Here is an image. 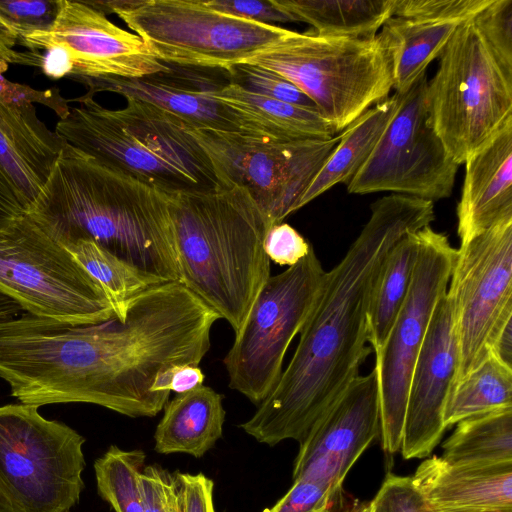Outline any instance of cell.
I'll list each match as a JSON object with an SVG mask.
<instances>
[{
  "label": "cell",
  "mask_w": 512,
  "mask_h": 512,
  "mask_svg": "<svg viewBox=\"0 0 512 512\" xmlns=\"http://www.w3.org/2000/svg\"><path fill=\"white\" fill-rule=\"evenodd\" d=\"M18 43L31 51L63 47L73 66L70 78L75 80L140 78L170 71L137 34L118 27L86 1L59 0L51 28Z\"/></svg>",
  "instance_id": "9a60e30c"
},
{
  "label": "cell",
  "mask_w": 512,
  "mask_h": 512,
  "mask_svg": "<svg viewBox=\"0 0 512 512\" xmlns=\"http://www.w3.org/2000/svg\"><path fill=\"white\" fill-rule=\"evenodd\" d=\"M181 496L182 512H216L214 482L203 473L174 472Z\"/></svg>",
  "instance_id": "60d3db41"
},
{
  "label": "cell",
  "mask_w": 512,
  "mask_h": 512,
  "mask_svg": "<svg viewBox=\"0 0 512 512\" xmlns=\"http://www.w3.org/2000/svg\"><path fill=\"white\" fill-rule=\"evenodd\" d=\"M179 283L237 335L270 277L271 227L247 190L231 186L170 194Z\"/></svg>",
  "instance_id": "3957f363"
},
{
  "label": "cell",
  "mask_w": 512,
  "mask_h": 512,
  "mask_svg": "<svg viewBox=\"0 0 512 512\" xmlns=\"http://www.w3.org/2000/svg\"><path fill=\"white\" fill-rule=\"evenodd\" d=\"M141 485L147 512H182L179 486L174 473L160 465H145Z\"/></svg>",
  "instance_id": "8d00e7d4"
},
{
  "label": "cell",
  "mask_w": 512,
  "mask_h": 512,
  "mask_svg": "<svg viewBox=\"0 0 512 512\" xmlns=\"http://www.w3.org/2000/svg\"><path fill=\"white\" fill-rule=\"evenodd\" d=\"M473 19L493 51L512 66V0H492Z\"/></svg>",
  "instance_id": "e575fe53"
},
{
  "label": "cell",
  "mask_w": 512,
  "mask_h": 512,
  "mask_svg": "<svg viewBox=\"0 0 512 512\" xmlns=\"http://www.w3.org/2000/svg\"><path fill=\"white\" fill-rule=\"evenodd\" d=\"M212 94L237 115L241 132L282 140H328L335 135L316 109L264 97L230 81Z\"/></svg>",
  "instance_id": "603a6c76"
},
{
  "label": "cell",
  "mask_w": 512,
  "mask_h": 512,
  "mask_svg": "<svg viewBox=\"0 0 512 512\" xmlns=\"http://www.w3.org/2000/svg\"><path fill=\"white\" fill-rule=\"evenodd\" d=\"M447 293L459 350L453 389L492 353L512 321V217L460 244Z\"/></svg>",
  "instance_id": "4fadbf2b"
},
{
  "label": "cell",
  "mask_w": 512,
  "mask_h": 512,
  "mask_svg": "<svg viewBox=\"0 0 512 512\" xmlns=\"http://www.w3.org/2000/svg\"><path fill=\"white\" fill-rule=\"evenodd\" d=\"M0 293L28 313L62 322L116 316L101 285L28 213L0 228Z\"/></svg>",
  "instance_id": "9c48e42d"
},
{
  "label": "cell",
  "mask_w": 512,
  "mask_h": 512,
  "mask_svg": "<svg viewBox=\"0 0 512 512\" xmlns=\"http://www.w3.org/2000/svg\"><path fill=\"white\" fill-rule=\"evenodd\" d=\"M29 208V203L0 170V228L25 215Z\"/></svg>",
  "instance_id": "7bdbcfd3"
},
{
  "label": "cell",
  "mask_w": 512,
  "mask_h": 512,
  "mask_svg": "<svg viewBox=\"0 0 512 512\" xmlns=\"http://www.w3.org/2000/svg\"><path fill=\"white\" fill-rule=\"evenodd\" d=\"M458 358L455 311L446 292L435 306L413 368L400 446L404 459L426 458L439 444L447 429L443 412Z\"/></svg>",
  "instance_id": "e0dca14e"
},
{
  "label": "cell",
  "mask_w": 512,
  "mask_h": 512,
  "mask_svg": "<svg viewBox=\"0 0 512 512\" xmlns=\"http://www.w3.org/2000/svg\"><path fill=\"white\" fill-rule=\"evenodd\" d=\"M294 22L322 36L371 38L394 16L395 0H275Z\"/></svg>",
  "instance_id": "484cf974"
},
{
  "label": "cell",
  "mask_w": 512,
  "mask_h": 512,
  "mask_svg": "<svg viewBox=\"0 0 512 512\" xmlns=\"http://www.w3.org/2000/svg\"><path fill=\"white\" fill-rule=\"evenodd\" d=\"M39 67L45 75L53 79L70 77L73 71L70 56L61 46L46 49L45 54H41Z\"/></svg>",
  "instance_id": "f6af8a7d"
},
{
  "label": "cell",
  "mask_w": 512,
  "mask_h": 512,
  "mask_svg": "<svg viewBox=\"0 0 512 512\" xmlns=\"http://www.w3.org/2000/svg\"><path fill=\"white\" fill-rule=\"evenodd\" d=\"M512 407V367L491 353L450 392L443 423L451 427L463 419Z\"/></svg>",
  "instance_id": "f1b7e54d"
},
{
  "label": "cell",
  "mask_w": 512,
  "mask_h": 512,
  "mask_svg": "<svg viewBox=\"0 0 512 512\" xmlns=\"http://www.w3.org/2000/svg\"><path fill=\"white\" fill-rule=\"evenodd\" d=\"M205 376L202 370L195 365L175 364L164 368L156 377L152 390L157 393H170L171 391L184 393L200 387Z\"/></svg>",
  "instance_id": "b9f144b4"
},
{
  "label": "cell",
  "mask_w": 512,
  "mask_h": 512,
  "mask_svg": "<svg viewBox=\"0 0 512 512\" xmlns=\"http://www.w3.org/2000/svg\"><path fill=\"white\" fill-rule=\"evenodd\" d=\"M76 101L80 105L54 131L96 163L169 194L226 188L189 127L174 115L136 99L116 110L90 94Z\"/></svg>",
  "instance_id": "277c9868"
},
{
  "label": "cell",
  "mask_w": 512,
  "mask_h": 512,
  "mask_svg": "<svg viewBox=\"0 0 512 512\" xmlns=\"http://www.w3.org/2000/svg\"><path fill=\"white\" fill-rule=\"evenodd\" d=\"M245 62L293 83L335 134L388 98L394 85L392 57L378 35L352 38L291 30Z\"/></svg>",
  "instance_id": "5b68a950"
},
{
  "label": "cell",
  "mask_w": 512,
  "mask_h": 512,
  "mask_svg": "<svg viewBox=\"0 0 512 512\" xmlns=\"http://www.w3.org/2000/svg\"><path fill=\"white\" fill-rule=\"evenodd\" d=\"M419 252L405 302L379 352L380 434L389 454L400 450L413 368L436 304L447 292L457 249L444 233L418 231Z\"/></svg>",
  "instance_id": "7c38bea8"
},
{
  "label": "cell",
  "mask_w": 512,
  "mask_h": 512,
  "mask_svg": "<svg viewBox=\"0 0 512 512\" xmlns=\"http://www.w3.org/2000/svg\"><path fill=\"white\" fill-rule=\"evenodd\" d=\"M146 454L111 445L94 463L97 491L115 512H147L141 485Z\"/></svg>",
  "instance_id": "4dcf8cb0"
},
{
  "label": "cell",
  "mask_w": 512,
  "mask_h": 512,
  "mask_svg": "<svg viewBox=\"0 0 512 512\" xmlns=\"http://www.w3.org/2000/svg\"><path fill=\"white\" fill-rule=\"evenodd\" d=\"M20 309L16 301L0 293V321L14 318Z\"/></svg>",
  "instance_id": "7dc6e473"
},
{
  "label": "cell",
  "mask_w": 512,
  "mask_h": 512,
  "mask_svg": "<svg viewBox=\"0 0 512 512\" xmlns=\"http://www.w3.org/2000/svg\"><path fill=\"white\" fill-rule=\"evenodd\" d=\"M427 75L405 93L371 155L347 184L351 194L389 191L429 201L448 198L459 165L429 120Z\"/></svg>",
  "instance_id": "5bb4252c"
},
{
  "label": "cell",
  "mask_w": 512,
  "mask_h": 512,
  "mask_svg": "<svg viewBox=\"0 0 512 512\" xmlns=\"http://www.w3.org/2000/svg\"><path fill=\"white\" fill-rule=\"evenodd\" d=\"M59 11V0H0V19L22 38L51 28Z\"/></svg>",
  "instance_id": "d6a6232c"
},
{
  "label": "cell",
  "mask_w": 512,
  "mask_h": 512,
  "mask_svg": "<svg viewBox=\"0 0 512 512\" xmlns=\"http://www.w3.org/2000/svg\"><path fill=\"white\" fill-rule=\"evenodd\" d=\"M164 73L140 78L104 77L77 81L89 88L90 95L108 91L149 103L174 115L190 129L240 131L237 115L213 96L217 87L181 84L168 80Z\"/></svg>",
  "instance_id": "7402d4cb"
},
{
  "label": "cell",
  "mask_w": 512,
  "mask_h": 512,
  "mask_svg": "<svg viewBox=\"0 0 512 512\" xmlns=\"http://www.w3.org/2000/svg\"><path fill=\"white\" fill-rule=\"evenodd\" d=\"M400 95L375 104L347 126L325 164L303 195L300 208L339 183L348 184L371 155L393 118Z\"/></svg>",
  "instance_id": "d4e9b609"
},
{
  "label": "cell",
  "mask_w": 512,
  "mask_h": 512,
  "mask_svg": "<svg viewBox=\"0 0 512 512\" xmlns=\"http://www.w3.org/2000/svg\"><path fill=\"white\" fill-rule=\"evenodd\" d=\"M492 353L505 364L512 367V321L501 331Z\"/></svg>",
  "instance_id": "bcb514c9"
},
{
  "label": "cell",
  "mask_w": 512,
  "mask_h": 512,
  "mask_svg": "<svg viewBox=\"0 0 512 512\" xmlns=\"http://www.w3.org/2000/svg\"><path fill=\"white\" fill-rule=\"evenodd\" d=\"M371 512H431L412 477L388 473L370 501Z\"/></svg>",
  "instance_id": "d590c367"
},
{
  "label": "cell",
  "mask_w": 512,
  "mask_h": 512,
  "mask_svg": "<svg viewBox=\"0 0 512 512\" xmlns=\"http://www.w3.org/2000/svg\"><path fill=\"white\" fill-rule=\"evenodd\" d=\"M188 131L222 183L245 188L270 226L300 209L303 195L340 139L282 140L241 131Z\"/></svg>",
  "instance_id": "8fae6325"
},
{
  "label": "cell",
  "mask_w": 512,
  "mask_h": 512,
  "mask_svg": "<svg viewBox=\"0 0 512 512\" xmlns=\"http://www.w3.org/2000/svg\"><path fill=\"white\" fill-rule=\"evenodd\" d=\"M336 512V511H335ZM337 512H371V505L369 503H353L348 506H343Z\"/></svg>",
  "instance_id": "c3c4849f"
},
{
  "label": "cell",
  "mask_w": 512,
  "mask_h": 512,
  "mask_svg": "<svg viewBox=\"0 0 512 512\" xmlns=\"http://www.w3.org/2000/svg\"><path fill=\"white\" fill-rule=\"evenodd\" d=\"M227 71L230 76V82L250 92L317 110L314 103L306 94L278 73L247 62L236 64Z\"/></svg>",
  "instance_id": "1f68e13d"
},
{
  "label": "cell",
  "mask_w": 512,
  "mask_h": 512,
  "mask_svg": "<svg viewBox=\"0 0 512 512\" xmlns=\"http://www.w3.org/2000/svg\"><path fill=\"white\" fill-rule=\"evenodd\" d=\"M434 202L390 194L329 272L286 369L256 412L240 424L260 443L300 442L360 376L371 354L368 314L386 258L406 234L430 226Z\"/></svg>",
  "instance_id": "6da1fadb"
},
{
  "label": "cell",
  "mask_w": 512,
  "mask_h": 512,
  "mask_svg": "<svg viewBox=\"0 0 512 512\" xmlns=\"http://www.w3.org/2000/svg\"><path fill=\"white\" fill-rule=\"evenodd\" d=\"M473 18L445 45L426 92L430 123L459 166L512 119V66L493 51Z\"/></svg>",
  "instance_id": "8992f818"
},
{
  "label": "cell",
  "mask_w": 512,
  "mask_h": 512,
  "mask_svg": "<svg viewBox=\"0 0 512 512\" xmlns=\"http://www.w3.org/2000/svg\"><path fill=\"white\" fill-rule=\"evenodd\" d=\"M18 43L16 34L0 19V61L7 64L40 65L41 54L37 51L19 52L14 50Z\"/></svg>",
  "instance_id": "ee69618b"
},
{
  "label": "cell",
  "mask_w": 512,
  "mask_h": 512,
  "mask_svg": "<svg viewBox=\"0 0 512 512\" xmlns=\"http://www.w3.org/2000/svg\"><path fill=\"white\" fill-rule=\"evenodd\" d=\"M65 146L57 133L37 117L34 105L0 101V170L29 205Z\"/></svg>",
  "instance_id": "44dd1931"
},
{
  "label": "cell",
  "mask_w": 512,
  "mask_h": 512,
  "mask_svg": "<svg viewBox=\"0 0 512 512\" xmlns=\"http://www.w3.org/2000/svg\"><path fill=\"white\" fill-rule=\"evenodd\" d=\"M326 485L309 479H296L290 489L264 512H333L344 504Z\"/></svg>",
  "instance_id": "836d02e7"
},
{
  "label": "cell",
  "mask_w": 512,
  "mask_h": 512,
  "mask_svg": "<svg viewBox=\"0 0 512 512\" xmlns=\"http://www.w3.org/2000/svg\"><path fill=\"white\" fill-rule=\"evenodd\" d=\"M223 396L208 386L177 394L164 406L155 434V451L186 453L200 458L222 436Z\"/></svg>",
  "instance_id": "cb8c5ba5"
},
{
  "label": "cell",
  "mask_w": 512,
  "mask_h": 512,
  "mask_svg": "<svg viewBox=\"0 0 512 512\" xmlns=\"http://www.w3.org/2000/svg\"><path fill=\"white\" fill-rule=\"evenodd\" d=\"M464 164L457 205L460 244L512 217V119Z\"/></svg>",
  "instance_id": "ffe728a7"
},
{
  "label": "cell",
  "mask_w": 512,
  "mask_h": 512,
  "mask_svg": "<svg viewBox=\"0 0 512 512\" xmlns=\"http://www.w3.org/2000/svg\"><path fill=\"white\" fill-rule=\"evenodd\" d=\"M204 3L216 11L255 22L265 24L294 22L275 0H209Z\"/></svg>",
  "instance_id": "ab89813d"
},
{
  "label": "cell",
  "mask_w": 512,
  "mask_h": 512,
  "mask_svg": "<svg viewBox=\"0 0 512 512\" xmlns=\"http://www.w3.org/2000/svg\"><path fill=\"white\" fill-rule=\"evenodd\" d=\"M87 3L105 15L117 14L158 60L181 67L228 70L291 32L216 11L204 0Z\"/></svg>",
  "instance_id": "52a82bcc"
},
{
  "label": "cell",
  "mask_w": 512,
  "mask_h": 512,
  "mask_svg": "<svg viewBox=\"0 0 512 512\" xmlns=\"http://www.w3.org/2000/svg\"><path fill=\"white\" fill-rule=\"evenodd\" d=\"M84 270L104 289L122 320L127 301L136 294L167 281L129 265L91 240L64 246Z\"/></svg>",
  "instance_id": "f546056e"
},
{
  "label": "cell",
  "mask_w": 512,
  "mask_h": 512,
  "mask_svg": "<svg viewBox=\"0 0 512 512\" xmlns=\"http://www.w3.org/2000/svg\"><path fill=\"white\" fill-rule=\"evenodd\" d=\"M418 252L416 231L402 237L386 258L368 314V343L374 354L383 347L405 302Z\"/></svg>",
  "instance_id": "83f0119b"
},
{
  "label": "cell",
  "mask_w": 512,
  "mask_h": 512,
  "mask_svg": "<svg viewBox=\"0 0 512 512\" xmlns=\"http://www.w3.org/2000/svg\"><path fill=\"white\" fill-rule=\"evenodd\" d=\"M442 448L441 458L453 465L512 462V407L461 420Z\"/></svg>",
  "instance_id": "4316f807"
},
{
  "label": "cell",
  "mask_w": 512,
  "mask_h": 512,
  "mask_svg": "<svg viewBox=\"0 0 512 512\" xmlns=\"http://www.w3.org/2000/svg\"><path fill=\"white\" fill-rule=\"evenodd\" d=\"M27 213L63 247L91 240L142 272L179 282L170 194L67 144Z\"/></svg>",
  "instance_id": "7a4b0ae2"
},
{
  "label": "cell",
  "mask_w": 512,
  "mask_h": 512,
  "mask_svg": "<svg viewBox=\"0 0 512 512\" xmlns=\"http://www.w3.org/2000/svg\"><path fill=\"white\" fill-rule=\"evenodd\" d=\"M325 278L313 248L298 263L268 278L223 360L231 389L254 404L268 396L282 374L290 343L317 303Z\"/></svg>",
  "instance_id": "30bf717a"
},
{
  "label": "cell",
  "mask_w": 512,
  "mask_h": 512,
  "mask_svg": "<svg viewBox=\"0 0 512 512\" xmlns=\"http://www.w3.org/2000/svg\"><path fill=\"white\" fill-rule=\"evenodd\" d=\"M312 245L292 226L279 223L271 226L264 239V250L269 260L293 266L306 257Z\"/></svg>",
  "instance_id": "f35d334b"
},
{
  "label": "cell",
  "mask_w": 512,
  "mask_h": 512,
  "mask_svg": "<svg viewBox=\"0 0 512 512\" xmlns=\"http://www.w3.org/2000/svg\"><path fill=\"white\" fill-rule=\"evenodd\" d=\"M412 480L431 512H512V462L453 465L433 456Z\"/></svg>",
  "instance_id": "d6986e66"
},
{
  "label": "cell",
  "mask_w": 512,
  "mask_h": 512,
  "mask_svg": "<svg viewBox=\"0 0 512 512\" xmlns=\"http://www.w3.org/2000/svg\"><path fill=\"white\" fill-rule=\"evenodd\" d=\"M8 65L0 61V101L16 106L39 103L53 110L60 119L68 115L70 107L58 89L37 90L25 84L12 82L3 76Z\"/></svg>",
  "instance_id": "74e56055"
},
{
  "label": "cell",
  "mask_w": 512,
  "mask_h": 512,
  "mask_svg": "<svg viewBox=\"0 0 512 512\" xmlns=\"http://www.w3.org/2000/svg\"><path fill=\"white\" fill-rule=\"evenodd\" d=\"M380 433L378 373L359 376L299 442L293 480L309 479L343 497V482Z\"/></svg>",
  "instance_id": "2e32d148"
},
{
  "label": "cell",
  "mask_w": 512,
  "mask_h": 512,
  "mask_svg": "<svg viewBox=\"0 0 512 512\" xmlns=\"http://www.w3.org/2000/svg\"><path fill=\"white\" fill-rule=\"evenodd\" d=\"M492 0H395L394 16L377 34L393 64V89L407 92L464 22Z\"/></svg>",
  "instance_id": "ac0fdd59"
},
{
  "label": "cell",
  "mask_w": 512,
  "mask_h": 512,
  "mask_svg": "<svg viewBox=\"0 0 512 512\" xmlns=\"http://www.w3.org/2000/svg\"><path fill=\"white\" fill-rule=\"evenodd\" d=\"M38 406H0V512H70L84 489L85 438Z\"/></svg>",
  "instance_id": "ba28073f"
}]
</instances>
